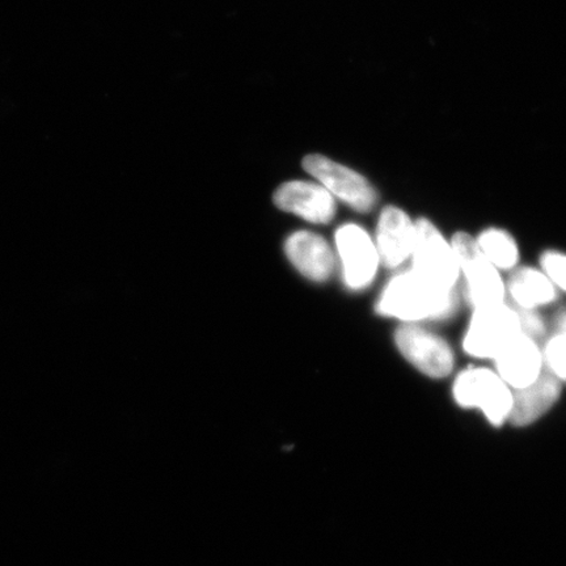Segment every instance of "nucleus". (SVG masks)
<instances>
[{
  "instance_id": "nucleus-1",
  "label": "nucleus",
  "mask_w": 566,
  "mask_h": 566,
  "mask_svg": "<svg viewBox=\"0 0 566 566\" xmlns=\"http://www.w3.org/2000/svg\"><path fill=\"white\" fill-rule=\"evenodd\" d=\"M455 290L446 292L430 285L413 271L396 274L389 280L377 302L380 316L398 318L407 324L443 321L455 313Z\"/></svg>"
},
{
  "instance_id": "nucleus-2",
  "label": "nucleus",
  "mask_w": 566,
  "mask_h": 566,
  "mask_svg": "<svg viewBox=\"0 0 566 566\" xmlns=\"http://www.w3.org/2000/svg\"><path fill=\"white\" fill-rule=\"evenodd\" d=\"M412 269L419 277L438 289L452 292L459 281L460 268L451 243L428 219L416 221Z\"/></svg>"
},
{
  "instance_id": "nucleus-3",
  "label": "nucleus",
  "mask_w": 566,
  "mask_h": 566,
  "mask_svg": "<svg viewBox=\"0 0 566 566\" xmlns=\"http://www.w3.org/2000/svg\"><path fill=\"white\" fill-rule=\"evenodd\" d=\"M458 406L480 409L494 427L509 421L513 391L500 375L490 369H467L460 373L452 387Z\"/></svg>"
},
{
  "instance_id": "nucleus-4",
  "label": "nucleus",
  "mask_w": 566,
  "mask_h": 566,
  "mask_svg": "<svg viewBox=\"0 0 566 566\" xmlns=\"http://www.w3.org/2000/svg\"><path fill=\"white\" fill-rule=\"evenodd\" d=\"M465 280L467 298L473 308L504 303L506 286L499 269L481 252L469 233L458 232L451 242Z\"/></svg>"
},
{
  "instance_id": "nucleus-5",
  "label": "nucleus",
  "mask_w": 566,
  "mask_h": 566,
  "mask_svg": "<svg viewBox=\"0 0 566 566\" xmlns=\"http://www.w3.org/2000/svg\"><path fill=\"white\" fill-rule=\"evenodd\" d=\"M516 310L505 303L475 308L463 342L467 354L476 358H494L521 335Z\"/></svg>"
},
{
  "instance_id": "nucleus-6",
  "label": "nucleus",
  "mask_w": 566,
  "mask_h": 566,
  "mask_svg": "<svg viewBox=\"0 0 566 566\" xmlns=\"http://www.w3.org/2000/svg\"><path fill=\"white\" fill-rule=\"evenodd\" d=\"M303 168L314 176L318 184L358 212H369L378 202L377 190L363 175L322 155H308L303 159Z\"/></svg>"
},
{
  "instance_id": "nucleus-7",
  "label": "nucleus",
  "mask_w": 566,
  "mask_h": 566,
  "mask_svg": "<svg viewBox=\"0 0 566 566\" xmlns=\"http://www.w3.org/2000/svg\"><path fill=\"white\" fill-rule=\"evenodd\" d=\"M335 240L345 286L352 292H363L377 277L380 264L377 245L369 233L356 223L342 226Z\"/></svg>"
},
{
  "instance_id": "nucleus-8",
  "label": "nucleus",
  "mask_w": 566,
  "mask_h": 566,
  "mask_svg": "<svg viewBox=\"0 0 566 566\" xmlns=\"http://www.w3.org/2000/svg\"><path fill=\"white\" fill-rule=\"evenodd\" d=\"M401 356L429 378L442 379L454 369L451 346L440 336L416 324H406L395 332Z\"/></svg>"
},
{
  "instance_id": "nucleus-9",
  "label": "nucleus",
  "mask_w": 566,
  "mask_h": 566,
  "mask_svg": "<svg viewBox=\"0 0 566 566\" xmlns=\"http://www.w3.org/2000/svg\"><path fill=\"white\" fill-rule=\"evenodd\" d=\"M274 203L311 223L327 224L336 216V201L322 184L289 181L274 195Z\"/></svg>"
},
{
  "instance_id": "nucleus-10",
  "label": "nucleus",
  "mask_w": 566,
  "mask_h": 566,
  "mask_svg": "<svg viewBox=\"0 0 566 566\" xmlns=\"http://www.w3.org/2000/svg\"><path fill=\"white\" fill-rule=\"evenodd\" d=\"M416 238V222L405 210L387 207L380 212L375 245L380 263L396 269L412 256Z\"/></svg>"
},
{
  "instance_id": "nucleus-11",
  "label": "nucleus",
  "mask_w": 566,
  "mask_h": 566,
  "mask_svg": "<svg viewBox=\"0 0 566 566\" xmlns=\"http://www.w3.org/2000/svg\"><path fill=\"white\" fill-rule=\"evenodd\" d=\"M495 369L505 384L521 389L534 384L543 373V354L535 339L518 335L494 358Z\"/></svg>"
},
{
  "instance_id": "nucleus-12",
  "label": "nucleus",
  "mask_w": 566,
  "mask_h": 566,
  "mask_svg": "<svg viewBox=\"0 0 566 566\" xmlns=\"http://www.w3.org/2000/svg\"><path fill=\"white\" fill-rule=\"evenodd\" d=\"M285 252L296 271L311 281L325 282L335 273V253L327 240L317 233H293L286 240Z\"/></svg>"
},
{
  "instance_id": "nucleus-13",
  "label": "nucleus",
  "mask_w": 566,
  "mask_h": 566,
  "mask_svg": "<svg viewBox=\"0 0 566 566\" xmlns=\"http://www.w3.org/2000/svg\"><path fill=\"white\" fill-rule=\"evenodd\" d=\"M562 381L554 374L543 371L534 384L513 391V406L509 422L514 427H528L546 415L560 399Z\"/></svg>"
},
{
  "instance_id": "nucleus-14",
  "label": "nucleus",
  "mask_w": 566,
  "mask_h": 566,
  "mask_svg": "<svg viewBox=\"0 0 566 566\" xmlns=\"http://www.w3.org/2000/svg\"><path fill=\"white\" fill-rule=\"evenodd\" d=\"M507 290L516 306L523 310L548 306L557 298L556 287L547 275L528 266L516 269L509 280Z\"/></svg>"
},
{
  "instance_id": "nucleus-15",
  "label": "nucleus",
  "mask_w": 566,
  "mask_h": 566,
  "mask_svg": "<svg viewBox=\"0 0 566 566\" xmlns=\"http://www.w3.org/2000/svg\"><path fill=\"white\" fill-rule=\"evenodd\" d=\"M476 243L485 258L499 269L511 271L520 260V250L511 233L500 229H488L480 233Z\"/></svg>"
},
{
  "instance_id": "nucleus-16",
  "label": "nucleus",
  "mask_w": 566,
  "mask_h": 566,
  "mask_svg": "<svg viewBox=\"0 0 566 566\" xmlns=\"http://www.w3.org/2000/svg\"><path fill=\"white\" fill-rule=\"evenodd\" d=\"M543 363H546L548 371L560 381H566V334H560L548 339L546 348L542 352Z\"/></svg>"
},
{
  "instance_id": "nucleus-17",
  "label": "nucleus",
  "mask_w": 566,
  "mask_h": 566,
  "mask_svg": "<svg viewBox=\"0 0 566 566\" xmlns=\"http://www.w3.org/2000/svg\"><path fill=\"white\" fill-rule=\"evenodd\" d=\"M541 263L551 282L566 292V254L557 251L544 252Z\"/></svg>"
},
{
  "instance_id": "nucleus-18",
  "label": "nucleus",
  "mask_w": 566,
  "mask_h": 566,
  "mask_svg": "<svg viewBox=\"0 0 566 566\" xmlns=\"http://www.w3.org/2000/svg\"><path fill=\"white\" fill-rule=\"evenodd\" d=\"M520 317L521 332L530 338H541L546 334V324L543 318L535 313V310H516Z\"/></svg>"
},
{
  "instance_id": "nucleus-19",
  "label": "nucleus",
  "mask_w": 566,
  "mask_h": 566,
  "mask_svg": "<svg viewBox=\"0 0 566 566\" xmlns=\"http://www.w3.org/2000/svg\"><path fill=\"white\" fill-rule=\"evenodd\" d=\"M557 328L560 329V332H564L566 334V313L558 316L557 318Z\"/></svg>"
}]
</instances>
